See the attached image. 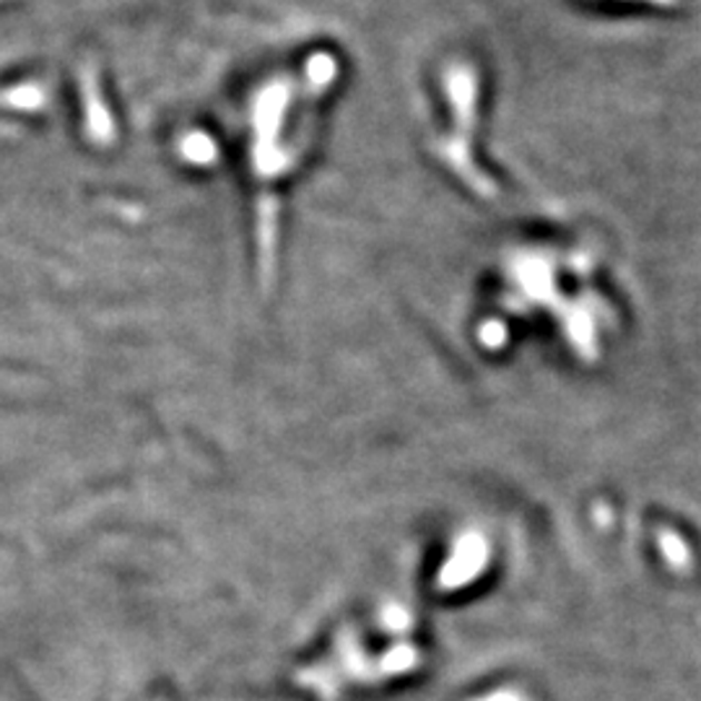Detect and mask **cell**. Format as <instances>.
<instances>
[{"mask_svg":"<svg viewBox=\"0 0 701 701\" xmlns=\"http://www.w3.org/2000/svg\"><path fill=\"white\" fill-rule=\"evenodd\" d=\"M488 561V543L486 537L478 533H465L460 537L455 551L447 564H444L442 574H440V584L444 590H455L463 588L471 580H475L483 572Z\"/></svg>","mask_w":701,"mask_h":701,"instance_id":"1","label":"cell"},{"mask_svg":"<svg viewBox=\"0 0 701 701\" xmlns=\"http://www.w3.org/2000/svg\"><path fill=\"white\" fill-rule=\"evenodd\" d=\"M660 549H662V556H665L675 569L689 566V561H691L689 545H685L675 533H670V530L660 533Z\"/></svg>","mask_w":701,"mask_h":701,"instance_id":"2","label":"cell"},{"mask_svg":"<svg viewBox=\"0 0 701 701\" xmlns=\"http://www.w3.org/2000/svg\"><path fill=\"white\" fill-rule=\"evenodd\" d=\"M416 660H418L416 650H413V646L401 644V646H395V650H389L385 658H382V670H385V673H405V670L416 665Z\"/></svg>","mask_w":701,"mask_h":701,"instance_id":"3","label":"cell"},{"mask_svg":"<svg viewBox=\"0 0 701 701\" xmlns=\"http://www.w3.org/2000/svg\"><path fill=\"white\" fill-rule=\"evenodd\" d=\"M382 623H385L389 631H405L411 623V613L405 611L403 605H389L387 611L382 613Z\"/></svg>","mask_w":701,"mask_h":701,"instance_id":"4","label":"cell"},{"mask_svg":"<svg viewBox=\"0 0 701 701\" xmlns=\"http://www.w3.org/2000/svg\"><path fill=\"white\" fill-rule=\"evenodd\" d=\"M475 701H530V699L522 697V693H517V691H496V693H488V697L475 699Z\"/></svg>","mask_w":701,"mask_h":701,"instance_id":"5","label":"cell"}]
</instances>
